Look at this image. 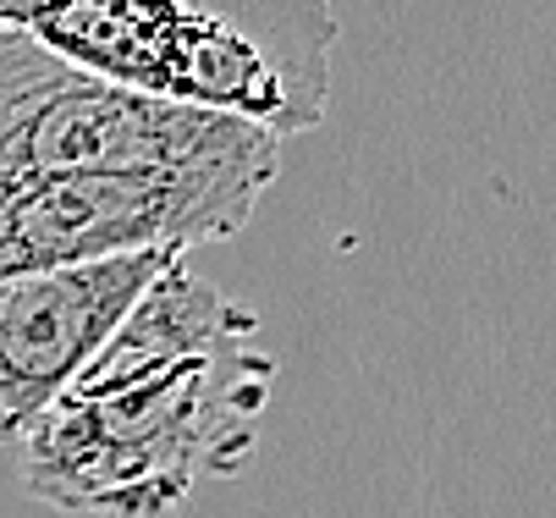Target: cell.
I'll use <instances>...</instances> for the list:
<instances>
[{
    "instance_id": "cell-1",
    "label": "cell",
    "mask_w": 556,
    "mask_h": 518,
    "mask_svg": "<svg viewBox=\"0 0 556 518\" xmlns=\"http://www.w3.org/2000/svg\"><path fill=\"white\" fill-rule=\"evenodd\" d=\"M270 387L260 315L182 254L28 425L23 491L72 518H177L199 480L254 458Z\"/></svg>"
},
{
    "instance_id": "cell-4",
    "label": "cell",
    "mask_w": 556,
    "mask_h": 518,
    "mask_svg": "<svg viewBox=\"0 0 556 518\" xmlns=\"http://www.w3.org/2000/svg\"><path fill=\"white\" fill-rule=\"evenodd\" d=\"M281 177V150L210 166L84 172L0 188V276L116 254H193L243 232Z\"/></svg>"
},
{
    "instance_id": "cell-2",
    "label": "cell",
    "mask_w": 556,
    "mask_h": 518,
    "mask_svg": "<svg viewBox=\"0 0 556 518\" xmlns=\"http://www.w3.org/2000/svg\"><path fill=\"white\" fill-rule=\"evenodd\" d=\"M0 23L105 84L276 138L331 111V0H0Z\"/></svg>"
},
{
    "instance_id": "cell-3",
    "label": "cell",
    "mask_w": 556,
    "mask_h": 518,
    "mask_svg": "<svg viewBox=\"0 0 556 518\" xmlns=\"http://www.w3.org/2000/svg\"><path fill=\"white\" fill-rule=\"evenodd\" d=\"M270 150H281V138L265 127L132 94L0 23V188L84 172L210 166Z\"/></svg>"
},
{
    "instance_id": "cell-5",
    "label": "cell",
    "mask_w": 556,
    "mask_h": 518,
    "mask_svg": "<svg viewBox=\"0 0 556 518\" xmlns=\"http://www.w3.org/2000/svg\"><path fill=\"white\" fill-rule=\"evenodd\" d=\"M172 260L182 254L149 249L0 276V441L7 447H17L28 425L84 376V364L111 342V331Z\"/></svg>"
}]
</instances>
